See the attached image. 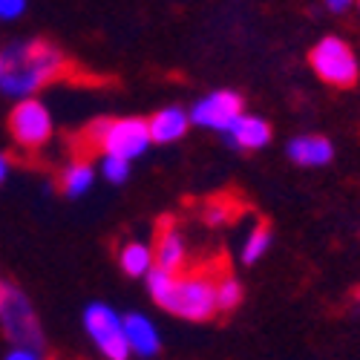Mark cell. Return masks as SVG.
Instances as JSON below:
<instances>
[{
	"mask_svg": "<svg viewBox=\"0 0 360 360\" xmlns=\"http://www.w3.org/2000/svg\"><path fill=\"white\" fill-rule=\"evenodd\" d=\"M124 335H127L130 354H139V357H153V354L162 349L159 328H156V323L150 320L147 314H139V311L124 314Z\"/></svg>",
	"mask_w": 360,
	"mask_h": 360,
	"instance_id": "12",
	"label": "cell"
},
{
	"mask_svg": "<svg viewBox=\"0 0 360 360\" xmlns=\"http://www.w3.org/2000/svg\"><path fill=\"white\" fill-rule=\"evenodd\" d=\"M98 173L107 179L110 185H124L127 179H130V162L122 159V156H101Z\"/></svg>",
	"mask_w": 360,
	"mask_h": 360,
	"instance_id": "18",
	"label": "cell"
},
{
	"mask_svg": "<svg viewBox=\"0 0 360 360\" xmlns=\"http://www.w3.org/2000/svg\"><path fill=\"white\" fill-rule=\"evenodd\" d=\"M217 280L207 271H182L170 274L165 268L153 265L144 274L147 294L156 306H162L167 314L182 317L191 323H205L219 314L217 306Z\"/></svg>",
	"mask_w": 360,
	"mask_h": 360,
	"instance_id": "2",
	"label": "cell"
},
{
	"mask_svg": "<svg viewBox=\"0 0 360 360\" xmlns=\"http://www.w3.org/2000/svg\"><path fill=\"white\" fill-rule=\"evenodd\" d=\"M245 112V101L233 89H214V93L202 96L193 107H191V124L214 130V133H225L239 115Z\"/></svg>",
	"mask_w": 360,
	"mask_h": 360,
	"instance_id": "8",
	"label": "cell"
},
{
	"mask_svg": "<svg viewBox=\"0 0 360 360\" xmlns=\"http://www.w3.org/2000/svg\"><path fill=\"white\" fill-rule=\"evenodd\" d=\"M6 176H9V159H6L4 153H0V185L6 182Z\"/></svg>",
	"mask_w": 360,
	"mask_h": 360,
	"instance_id": "22",
	"label": "cell"
},
{
	"mask_svg": "<svg viewBox=\"0 0 360 360\" xmlns=\"http://www.w3.org/2000/svg\"><path fill=\"white\" fill-rule=\"evenodd\" d=\"M96 173H98V167H93V162H89V159H72V162L61 170V176H58L61 193L70 196V199L84 196L89 188H93Z\"/></svg>",
	"mask_w": 360,
	"mask_h": 360,
	"instance_id": "14",
	"label": "cell"
},
{
	"mask_svg": "<svg viewBox=\"0 0 360 360\" xmlns=\"http://www.w3.org/2000/svg\"><path fill=\"white\" fill-rule=\"evenodd\" d=\"M222 136L233 150H262L271 141V124H268L262 115L243 112Z\"/></svg>",
	"mask_w": 360,
	"mask_h": 360,
	"instance_id": "11",
	"label": "cell"
},
{
	"mask_svg": "<svg viewBox=\"0 0 360 360\" xmlns=\"http://www.w3.org/2000/svg\"><path fill=\"white\" fill-rule=\"evenodd\" d=\"M285 156L297 167H323L335 159V144L320 133H303L285 144Z\"/></svg>",
	"mask_w": 360,
	"mask_h": 360,
	"instance_id": "9",
	"label": "cell"
},
{
	"mask_svg": "<svg viewBox=\"0 0 360 360\" xmlns=\"http://www.w3.org/2000/svg\"><path fill=\"white\" fill-rule=\"evenodd\" d=\"M357 6H360V0H357Z\"/></svg>",
	"mask_w": 360,
	"mask_h": 360,
	"instance_id": "23",
	"label": "cell"
},
{
	"mask_svg": "<svg viewBox=\"0 0 360 360\" xmlns=\"http://www.w3.org/2000/svg\"><path fill=\"white\" fill-rule=\"evenodd\" d=\"M52 112L38 98H23L9 112V136L20 150H41L52 139Z\"/></svg>",
	"mask_w": 360,
	"mask_h": 360,
	"instance_id": "7",
	"label": "cell"
},
{
	"mask_svg": "<svg viewBox=\"0 0 360 360\" xmlns=\"http://www.w3.org/2000/svg\"><path fill=\"white\" fill-rule=\"evenodd\" d=\"M118 268H122V271L127 277H133V280L144 277L150 268H153V248L144 245V243L122 245V251H118Z\"/></svg>",
	"mask_w": 360,
	"mask_h": 360,
	"instance_id": "15",
	"label": "cell"
},
{
	"mask_svg": "<svg viewBox=\"0 0 360 360\" xmlns=\"http://www.w3.org/2000/svg\"><path fill=\"white\" fill-rule=\"evenodd\" d=\"M191 127V115L182 107H165L147 118V130L153 144H176L179 139H185Z\"/></svg>",
	"mask_w": 360,
	"mask_h": 360,
	"instance_id": "13",
	"label": "cell"
},
{
	"mask_svg": "<svg viewBox=\"0 0 360 360\" xmlns=\"http://www.w3.org/2000/svg\"><path fill=\"white\" fill-rule=\"evenodd\" d=\"M309 64L320 81L340 86V89L354 86L360 78V61H357L352 44L338 35L320 38L309 52Z\"/></svg>",
	"mask_w": 360,
	"mask_h": 360,
	"instance_id": "5",
	"label": "cell"
},
{
	"mask_svg": "<svg viewBox=\"0 0 360 360\" xmlns=\"http://www.w3.org/2000/svg\"><path fill=\"white\" fill-rule=\"evenodd\" d=\"M6 360H44L41 352L26 349V346H12V352L6 354Z\"/></svg>",
	"mask_w": 360,
	"mask_h": 360,
	"instance_id": "20",
	"label": "cell"
},
{
	"mask_svg": "<svg viewBox=\"0 0 360 360\" xmlns=\"http://www.w3.org/2000/svg\"><path fill=\"white\" fill-rule=\"evenodd\" d=\"M29 0H0V20H18Z\"/></svg>",
	"mask_w": 360,
	"mask_h": 360,
	"instance_id": "19",
	"label": "cell"
},
{
	"mask_svg": "<svg viewBox=\"0 0 360 360\" xmlns=\"http://www.w3.org/2000/svg\"><path fill=\"white\" fill-rule=\"evenodd\" d=\"M243 283H239L233 274H225L217 280V306H219V314H228L233 309H239V303H243Z\"/></svg>",
	"mask_w": 360,
	"mask_h": 360,
	"instance_id": "17",
	"label": "cell"
},
{
	"mask_svg": "<svg viewBox=\"0 0 360 360\" xmlns=\"http://www.w3.org/2000/svg\"><path fill=\"white\" fill-rule=\"evenodd\" d=\"M153 265L165 268L170 274H182L188 268V243L185 236L176 231V225L165 222L156 236V248H153Z\"/></svg>",
	"mask_w": 360,
	"mask_h": 360,
	"instance_id": "10",
	"label": "cell"
},
{
	"mask_svg": "<svg viewBox=\"0 0 360 360\" xmlns=\"http://www.w3.org/2000/svg\"><path fill=\"white\" fill-rule=\"evenodd\" d=\"M67 55L52 41H18L0 49V93L6 98H35V93L67 75Z\"/></svg>",
	"mask_w": 360,
	"mask_h": 360,
	"instance_id": "1",
	"label": "cell"
},
{
	"mask_svg": "<svg viewBox=\"0 0 360 360\" xmlns=\"http://www.w3.org/2000/svg\"><path fill=\"white\" fill-rule=\"evenodd\" d=\"M86 139L101 150V156H122L127 162L144 156L153 144L147 118H101L86 130Z\"/></svg>",
	"mask_w": 360,
	"mask_h": 360,
	"instance_id": "4",
	"label": "cell"
},
{
	"mask_svg": "<svg viewBox=\"0 0 360 360\" xmlns=\"http://www.w3.org/2000/svg\"><path fill=\"white\" fill-rule=\"evenodd\" d=\"M354 4H357V0H326L328 12H335V15H343V12H349Z\"/></svg>",
	"mask_w": 360,
	"mask_h": 360,
	"instance_id": "21",
	"label": "cell"
},
{
	"mask_svg": "<svg viewBox=\"0 0 360 360\" xmlns=\"http://www.w3.org/2000/svg\"><path fill=\"white\" fill-rule=\"evenodd\" d=\"M0 332L6 335L12 346H26L35 352H44L46 346L44 326L32 300L4 277H0Z\"/></svg>",
	"mask_w": 360,
	"mask_h": 360,
	"instance_id": "3",
	"label": "cell"
},
{
	"mask_svg": "<svg viewBox=\"0 0 360 360\" xmlns=\"http://www.w3.org/2000/svg\"><path fill=\"white\" fill-rule=\"evenodd\" d=\"M271 243H274V233H271V228H268V225L251 228V233L245 236V243H243V251H239V259H243L245 265L259 262L268 254V248H271Z\"/></svg>",
	"mask_w": 360,
	"mask_h": 360,
	"instance_id": "16",
	"label": "cell"
},
{
	"mask_svg": "<svg viewBox=\"0 0 360 360\" xmlns=\"http://www.w3.org/2000/svg\"><path fill=\"white\" fill-rule=\"evenodd\" d=\"M84 332L96 343L104 360H130V346L124 335V314L107 303H89L84 309Z\"/></svg>",
	"mask_w": 360,
	"mask_h": 360,
	"instance_id": "6",
	"label": "cell"
}]
</instances>
